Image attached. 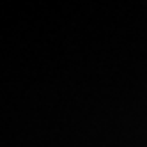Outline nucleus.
Masks as SVG:
<instances>
[]
</instances>
